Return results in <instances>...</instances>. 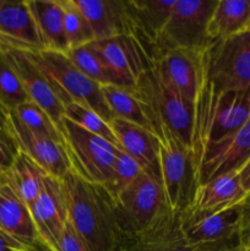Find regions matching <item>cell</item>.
<instances>
[{
	"instance_id": "42",
	"label": "cell",
	"mask_w": 250,
	"mask_h": 251,
	"mask_svg": "<svg viewBox=\"0 0 250 251\" xmlns=\"http://www.w3.org/2000/svg\"><path fill=\"white\" fill-rule=\"evenodd\" d=\"M33 251H55L54 249H51L50 247H48V245H46L44 243H38V245H37L36 248H34Z\"/></svg>"
},
{
	"instance_id": "26",
	"label": "cell",
	"mask_w": 250,
	"mask_h": 251,
	"mask_svg": "<svg viewBox=\"0 0 250 251\" xmlns=\"http://www.w3.org/2000/svg\"><path fill=\"white\" fill-rule=\"evenodd\" d=\"M46 174L36 162L20 151L11 167L2 173V178L28 208H31L41 194Z\"/></svg>"
},
{
	"instance_id": "4",
	"label": "cell",
	"mask_w": 250,
	"mask_h": 251,
	"mask_svg": "<svg viewBox=\"0 0 250 251\" xmlns=\"http://www.w3.org/2000/svg\"><path fill=\"white\" fill-rule=\"evenodd\" d=\"M158 140L161 185L167 206L172 212L183 215L193 206L199 188L195 158L190 147L172 132H162Z\"/></svg>"
},
{
	"instance_id": "19",
	"label": "cell",
	"mask_w": 250,
	"mask_h": 251,
	"mask_svg": "<svg viewBox=\"0 0 250 251\" xmlns=\"http://www.w3.org/2000/svg\"><path fill=\"white\" fill-rule=\"evenodd\" d=\"M109 125L117 137L119 149L139 162L142 169L161 184L159 140L156 135L140 125L118 118H114Z\"/></svg>"
},
{
	"instance_id": "34",
	"label": "cell",
	"mask_w": 250,
	"mask_h": 251,
	"mask_svg": "<svg viewBox=\"0 0 250 251\" xmlns=\"http://www.w3.org/2000/svg\"><path fill=\"white\" fill-rule=\"evenodd\" d=\"M19 152L20 147L12 134L10 124L5 129H0V172L1 173H5L11 167Z\"/></svg>"
},
{
	"instance_id": "28",
	"label": "cell",
	"mask_w": 250,
	"mask_h": 251,
	"mask_svg": "<svg viewBox=\"0 0 250 251\" xmlns=\"http://www.w3.org/2000/svg\"><path fill=\"white\" fill-rule=\"evenodd\" d=\"M71 63L85 74L91 80L96 81L100 86L115 85L118 86L117 80L112 71L108 69L104 61L102 60L100 55L91 48L90 46L78 47V48L70 49L66 53Z\"/></svg>"
},
{
	"instance_id": "38",
	"label": "cell",
	"mask_w": 250,
	"mask_h": 251,
	"mask_svg": "<svg viewBox=\"0 0 250 251\" xmlns=\"http://www.w3.org/2000/svg\"><path fill=\"white\" fill-rule=\"evenodd\" d=\"M239 178L242 181V185L247 193L250 191V159L247 162L244 167L239 171Z\"/></svg>"
},
{
	"instance_id": "23",
	"label": "cell",
	"mask_w": 250,
	"mask_h": 251,
	"mask_svg": "<svg viewBox=\"0 0 250 251\" xmlns=\"http://www.w3.org/2000/svg\"><path fill=\"white\" fill-rule=\"evenodd\" d=\"M125 2L135 27L132 36L141 37L156 47L175 0H130Z\"/></svg>"
},
{
	"instance_id": "8",
	"label": "cell",
	"mask_w": 250,
	"mask_h": 251,
	"mask_svg": "<svg viewBox=\"0 0 250 251\" xmlns=\"http://www.w3.org/2000/svg\"><path fill=\"white\" fill-rule=\"evenodd\" d=\"M217 0H175L172 14L156 43L157 56L168 49H206L212 41L208 21Z\"/></svg>"
},
{
	"instance_id": "9",
	"label": "cell",
	"mask_w": 250,
	"mask_h": 251,
	"mask_svg": "<svg viewBox=\"0 0 250 251\" xmlns=\"http://www.w3.org/2000/svg\"><path fill=\"white\" fill-rule=\"evenodd\" d=\"M114 202L125 238L144 230L168 210L162 185L145 171L114 199Z\"/></svg>"
},
{
	"instance_id": "21",
	"label": "cell",
	"mask_w": 250,
	"mask_h": 251,
	"mask_svg": "<svg viewBox=\"0 0 250 251\" xmlns=\"http://www.w3.org/2000/svg\"><path fill=\"white\" fill-rule=\"evenodd\" d=\"M0 232L31 251L41 243L28 206L2 178L0 180Z\"/></svg>"
},
{
	"instance_id": "14",
	"label": "cell",
	"mask_w": 250,
	"mask_h": 251,
	"mask_svg": "<svg viewBox=\"0 0 250 251\" xmlns=\"http://www.w3.org/2000/svg\"><path fill=\"white\" fill-rule=\"evenodd\" d=\"M250 159V120L232 136L210 145L198 162L199 185L229 173H239Z\"/></svg>"
},
{
	"instance_id": "44",
	"label": "cell",
	"mask_w": 250,
	"mask_h": 251,
	"mask_svg": "<svg viewBox=\"0 0 250 251\" xmlns=\"http://www.w3.org/2000/svg\"><path fill=\"white\" fill-rule=\"evenodd\" d=\"M1 50H2V49H1V48H0V51H1Z\"/></svg>"
},
{
	"instance_id": "27",
	"label": "cell",
	"mask_w": 250,
	"mask_h": 251,
	"mask_svg": "<svg viewBox=\"0 0 250 251\" xmlns=\"http://www.w3.org/2000/svg\"><path fill=\"white\" fill-rule=\"evenodd\" d=\"M102 92L113 117L134 123L151 131L149 120L134 88L107 85L102 86Z\"/></svg>"
},
{
	"instance_id": "13",
	"label": "cell",
	"mask_w": 250,
	"mask_h": 251,
	"mask_svg": "<svg viewBox=\"0 0 250 251\" xmlns=\"http://www.w3.org/2000/svg\"><path fill=\"white\" fill-rule=\"evenodd\" d=\"M206 49H168L154 60L167 80L193 104L206 78Z\"/></svg>"
},
{
	"instance_id": "11",
	"label": "cell",
	"mask_w": 250,
	"mask_h": 251,
	"mask_svg": "<svg viewBox=\"0 0 250 251\" xmlns=\"http://www.w3.org/2000/svg\"><path fill=\"white\" fill-rule=\"evenodd\" d=\"M181 229L186 240L194 247L213 250L240 242L242 206L223 210L198 211L189 208L180 215Z\"/></svg>"
},
{
	"instance_id": "15",
	"label": "cell",
	"mask_w": 250,
	"mask_h": 251,
	"mask_svg": "<svg viewBox=\"0 0 250 251\" xmlns=\"http://www.w3.org/2000/svg\"><path fill=\"white\" fill-rule=\"evenodd\" d=\"M42 243L55 249L69 221L63 180L46 174L37 200L29 208Z\"/></svg>"
},
{
	"instance_id": "37",
	"label": "cell",
	"mask_w": 250,
	"mask_h": 251,
	"mask_svg": "<svg viewBox=\"0 0 250 251\" xmlns=\"http://www.w3.org/2000/svg\"><path fill=\"white\" fill-rule=\"evenodd\" d=\"M242 206V232L250 229V191L240 203Z\"/></svg>"
},
{
	"instance_id": "20",
	"label": "cell",
	"mask_w": 250,
	"mask_h": 251,
	"mask_svg": "<svg viewBox=\"0 0 250 251\" xmlns=\"http://www.w3.org/2000/svg\"><path fill=\"white\" fill-rule=\"evenodd\" d=\"M87 20L95 41L135 33L126 2L118 0H75Z\"/></svg>"
},
{
	"instance_id": "16",
	"label": "cell",
	"mask_w": 250,
	"mask_h": 251,
	"mask_svg": "<svg viewBox=\"0 0 250 251\" xmlns=\"http://www.w3.org/2000/svg\"><path fill=\"white\" fill-rule=\"evenodd\" d=\"M0 48L2 50H43L28 0H0Z\"/></svg>"
},
{
	"instance_id": "32",
	"label": "cell",
	"mask_w": 250,
	"mask_h": 251,
	"mask_svg": "<svg viewBox=\"0 0 250 251\" xmlns=\"http://www.w3.org/2000/svg\"><path fill=\"white\" fill-rule=\"evenodd\" d=\"M28 96L14 65L4 50L0 51V103L12 112L22 103L27 102Z\"/></svg>"
},
{
	"instance_id": "39",
	"label": "cell",
	"mask_w": 250,
	"mask_h": 251,
	"mask_svg": "<svg viewBox=\"0 0 250 251\" xmlns=\"http://www.w3.org/2000/svg\"><path fill=\"white\" fill-rule=\"evenodd\" d=\"M10 124V110L0 103V129H5Z\"/></svg>"
},
{
	"instance_id": "46",
	"label": "cell",
	"mask_w": 250,
	"mask_h": 251,
	"mask_svg": "<svg viewBox=\"0 0 250 251\" xmlns=\"http://www.w3.org/2000/svg\"><path fill=\"white\" fill-rule=\"evenodd\" d=\"M247 251H250V250H247Z\"/></svg>"
},
{
	"instance_id": "31",
	"label": "cell",
	"mask_w": 250,
	"mask_h": 251,
	"mask_svg": "<svg viewBox=\"0 0 250 251\" xmlns=\"http://www.w3.org/2000/svg\"><path fill=\"white\" fill-rule=\"evenodd\" d=\"M61 5L64 12V33L69 50L92 43L95 41L92 29L81 10L76 6L75 0H61Z\"/></svg>"
},
{
	"instance_id": "18",
	"label": "cell",
	"mask_w": 250,
	"mask_h": 251,
	"mask_svg": "<svg viewBox=\"0 0 250 251\" xmlns=\"http://www.w3.org/2000/svg\"><path fill=\"white\" fill-rule=\"evenodd\" d=\"M10 127L16 139L20 151L36 162L47 174L63 180L64 176L71 171V164L64 144L29 131L11 112Z\"/></svg>"
},
{
	"instance_id": "2",
	"label": "cell",
	"mask_w": 250,
	"mask_h": 251,
	"mask_svg": "<svg viewBox=\"0 0 250 251\" xmlns=\"http://www.w3.org/2000/svg\"><path fill=\"white\" fill-rule=\"evenodd\" d=\"M250 120V88L217 92L205 78L194 103L191 151L196 167L210 145L232 136Z\"/></svg>"
},
{
	"instance_id": "43",
	"label": "cell",
	"mask_w": 250,
	"mask_h": 251,
	"mask_svg": "<svg viewBox=\"0 0 250 251\" xmlns=\"http://www.w3.org/2000/svg\"><path fill=\"white\" fill-rule=\"evenodd\" d=\"M1 176H2V173H1V172H0V180H1Z\"/></svg>"
},
{
	"instance_id": "40",
	"label": "cell",
	"mask_w": 250,
	"mask_h": 251,
	"mask_svg": "<svg viewBox=\"0 0 250 251\" xmlns=\"http://www.w3.org/2000/svg\"><path fill=\"white\" fill-rule=\"evenodd\" d=\"M208 251H247V249L243 247L242 243L237 242V243H232V244L225 245V247H221V248H217V249L208 250Z\"/></svg>"
},
{
	"instance_id": "25",
	"label": "cell",
	"mask_w": 250,
	"mask_h": 251,
	"mask_svg": "<svg viewBox=\"0 0 250 251\" xmlns=\"http://www.w3.org/2000/svg\"><path fill=\"white\" fill-rule=\"evenodd\" d=\"M250 0H217L208 21L207 34L212 42L249 31Z\"/></svg>"
},
{
	"instance_id": "33",
	"label": "cell",
	"mask_w": 250,
	"mask_h": 251,
	"mask_svg": "<svg viewBox=\"0 0 250 251\" xmlns=\"http://www.w3.org/2000/svg\"><path fill=\"white\" fill-rule=\"evenodd\" d=\"M142 171L144 169L140 166L139 162L135 161L126 152L119 149L114 163V169H113L112 180L105 186V189L112 195V198L115 199L140 176Z\"/></svg>"
},
{
	"instance_id": "12",
	"label": "cell",
	"mask_w": 250,
	"mask_h": 251,
	"mask_svg": "<svg viewBox=\"0 0 250 251\" xmlns=\"http://www.w3.org/2000/svg\"><path fill=\"white\" fill-rule=\"evenodd\" d=\"M14 65L28 100L41 107L60 129L65 115V98L48 74L34 61L29 51L4 50Z\"/></svg>"
},
{
	"instance_id": "22",
	"label": "cell",
	"mask_w": 250,
	"mask_h": 251,
	"mask_svg": "<svg viewBox=\"0 0 250 251\" xmlns=\"http://www.w3.org/2000/svg\"><path fill=\"white\" fill-rule=\"evenodd\" d=\"M247 196L239 173H229L199 185L190 208L198 211L223 210L239 205Z\"/></svg>"
},
{
	"instance_id": "1",
	"label": "cell",
	"mask_w": 250,
	"mask_h": 251,
	"mask_svg": "<svg viewBox=\"0 0 250 251\" xmlns=\"http://www.w3.org/2000/svg\"><path fill=\"white\" fill-rule=\"evenodd\" d=\"M69 222L91 251H122L125 235L107 189L70 171L63 178Z\"/></svg>"
},
{
	"instance_id": "3",
	"label": "cell",
	"mask_w": 250,
	"mask_h": 251,
	"mask_svg": "<svg viewBox=\"0 0 250 251\" xmlns=\"http://www.w3.org/2000/svg\"><path fill=\"white\" fill-rule=\"evenodd\" d=\"M134 90L157 139L169 131L191 149L194 104L167 80L156 63L140 75Z\"/></svg>"
},
{
	"instance_id": "30",
	"label": "cell",
	"mask_w": 250,
	"mask_h": 251,
	"mask_svg": "<svg viewBox=\"0 0 250 251\" xmlns=\"http://www.w3.org/2000/svg\"><path fill=\"white\" fill-rule=\"evenodd\" d=\"M64 110H65L64 118L73 122L74 124L78 125L86 131L97 135V136L102 137V139L107 140V141L118 146L117 137H115L109 123L105 122L95 110L82 104H78L76 102H71V100L64 104Z\"/></svg>"
},
{
	"instance_id": "45",
	"label": "cell",
	"mask_w": 250,
	"mask_h": 251,
	"mask_svg": "<svg viewBox=\"0 0 250 251\" xmlns=\"http://www.w3.org/2000/svg\"><path fill=\"white\" fill-rule=\"evenodd\" d=\"M249 31H250V26H249Z\"/></svg>"
},
{
	"instance_id": "7",
	"label": "cell",
	"mask_w": 250,
	"mask_h": 251,
	"mask_svg": "<svg viewBox=\"0 0 250 251\" xmlns=\"http://www.w3.org/2000/svg\"><path fill=\"white\" fill-rule=\"evenodd\" d=\"M37 64L55 82L65 98L91 108L107 123L114 117L108 108L102 92V86L81 73L69 59L66 53L59 51H29Z\"/></svg>"
},
{
	"instance_id": "17",
	"label": "cell",
	"mask_w": 250,
	"mask_h": 251,
	"mask_svg": "<svg viewBox=\"0 0 250 251\" xmlns=\"http://www.w3.org/2000/svg\"><path fill=\"white\" fill-rule=\"evenodd\" d=\"M122 251H208L194 247L181 229L180 215L166 210L151 226L125 238Z\"/></svg>"
},
{
	"instance_id": "41",
	"label": "cell",
	"mask_w": 250,
	"mask_h": 251,
	"mask_svg": "<svg viewBox=\"0 0 250 251\" xmlns=\"http://www.w3.org/2000/svg\"><path fill=\"white\" fill-rule=\"evenodd\" d=\"M240 243L247 250H250V229L242 232L240 234Z\"/></svg>"
},
{
	"instance_id": "35",
	"label": "cell",
	"mask_w": 250,
	"mask_h": 251,
	"mask_svg": "<svg viewBox=\"0 0 250 251\" xmlns=\"http://www.w3.org/2000/svg\"><path fill=\"white\" fill-rule=\"evenodd\" d=\"M55 251H91L87 247L85 240L81 238V235L76 232L75 228L73 227L68 221L63 233H61L59 242L56 244Z\"/></svg>"
},
{
	"instance_id": "36",
	"label": "cell",
	"mask_w": 250,
	"mask_h": 251,
	"mask_svg": "<svg viewBox=\"0 0 250 251\" xmlns=\"http://www.w3.org/2000/svg\"><path fill=\"white\" fill-rule=\"evenodd\" d=\"M0 251H31L0 232Z\"/></svg>"
},
{
	"instance_id": "29",
	"label": "cell",
	"mask_w": 250,
	"mask_h": 251,
	"mask_svg": "<svg viewBox=\"0 0 250 251\" xmlns=\"http://www.w3.org/2000/svg\"><path fill=\"white\" fill-rule=\"evenodd\" d=\"M11 113L29 131L64 144L63 135H61V131L58 127V125L36 103L27 100V102L19 105L16 109L12 110Z\"/></svg>"
},
{
	"instance_id": "10",
	"label": "cell",
	"mask_w": 250,
	"mask_h": 251,
	"mask_svg": "<svg viewBox=\"0 0 250 251\" xmlns=\"http://www.w3.org/2000/svg\"><path fill=\"white\" fill-rule=\"evenodd\" d=\"M88 46L102 58L122 87L135 88L140 75L157 59L154 46L130 34L93 41Z\"/></svg>"
},
{
	"instance_id": "6",
	"label": "cell",
	"mask_w": 250,
	"mask_h": 251,
	"mask_svg": "<svg viewBox=\"0 0 250 251\" xmlns=\"http://www.w3.org/2000/svg\"><path fill=\"white\" fill-rule=\"evenodd\" d=\"M205 61L206 80L217 92L250 88V31L212 42Z\"/></svg>"
},
{
	"instance_id": "24",
	"label": "cell",
	"mask_w": 250,
	"mask_h": 251,
	"mask_svg": "<svg viewBox=\"0 0 250 251\" xmlns=\"http://www.w3.org/2000/svg\"><path fill=\"white\" fill-rule=\"evenodd\" d=\"M28 5L38 28L43 50L68 53L61 0H28Z\"/></svg>"
},
{
	"instance_id": "5",
	"label": "cell",
	"mask_w": 250,
	"mask_h": 251,
	"mask_svg": "<svg viewBox=\"0 0 250 251\" xmlns=\"http://www.w3.org/2000/svg\"><path fill=\"white\" fill-rule=\"evenodd\" d=\"M71 171L90 183L107 186L119 147L64 118L60 126Z\"/></svg>"
}]
</instances>
